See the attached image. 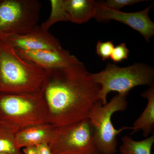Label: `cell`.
I'll return each mask as SVG.
<instances>
[{"instance_id":"obj_1","label":"cell","mask_w":154,"mask_h":154,"mask_svg":"<svg viewBox=\"0 0 154 154\" xmlns=\"http://www.w3.org/2000/svg\"><path fill=\"white\" fill-rule=\"evenodd\" d=\"M45 71L40 93L47 105L50 124L58 127L88 118L94 105L101 101V87L84 63Z\"/></svg>"},{"instance_id":"obj_2","label":"cell","mask_w":154,"mask_h":154,"mask_svg":"<svg viewBox=\"0 0 154 154\" xmlns=\"http://www.w3.org/2000/svg\"><path fill=\"white\" fill-rule=\"evenodd\" d=\"M45 71L18 54L8 40L0 41V94L41 91Z\"/></svg>"},{"instance_id":"obj_3","label":"cell","mask_w":154,"mask_h":154,"mask_svg":"<svg viewBox=\"0 0 154 154\" xmlns=\"http://www.w3.org/2000/svg\"><path fill=\"white\" fill-rule=\"evenodd\" d=\"M90 75L101 87L99 97L103 105L107 104V95L111 91L127 96L137 86L154 85V69L145 64L136 63L120 67L109 63L102 71Z\"/></svg>"},{"instance_id":"obj_4","label":"cell","mask_w":154,"mask_h":154,"mask_svg":"<svg viewBox=\"0 0 154 154\" xmlns=\"http://www.w3.org/2000/svg\"><path fill=\"white\" fill-rule=\"evenodd\" d=\"M0 120L21 129L49 123L46 103L41 93L0 94Z\"/></svg>"},{"instance_id":"obj_5","label":"cell","mask_w":154,"mask_h":154,"mask_svg":"<svg viewBox=\"0 0 154 154\" xmlns=\"http://www.w3.org/2000/svg\"><path fill=\"white\" fill-rule=\"evenodd\" d=\"M126 96L117 94L105 105L101 101L92 108L88 118L94 129V139L100 154H115L117 151V138L119 134L130 127L124 126L116 129L111 121L113 113L126 110L128 105Z\"/></svg>"},{"instance_id":"obj_6","label":"cell","mask_w":154,"mask_h":154,"mask_svg":"<svg viewBox=\"0 0 154 154\" xmlns=\"http://www.w3.org/2000/svg\"><path fill=\"white\" fill-rule=\"evenodd\" d=\"M41 7L38 0H0V41L37 25Z\"/></svg>"},{"instance_id":"obj_7","label":"cell","mask_w":154,"mask_h":154,"mask_svg":"<svg viewBox=\"0 0 154 154\" xmlns=\"http://www.w3.org/2000/svg\"><path fill=\"white\" fill-rule=\"evenodd\" d=\"M89 118L66 126L54 127L49 146L52 154H99Z\"/></svg>"},{"instance_id":"obj_8","label":"cell","mask_w":154,"mask_h":154,"mask_svg":"<svg viewBox=\"0 0 154 154\" xmlns=\"http://www.w3.org/2000/svg\"><path fill=\"white\" fill-rule=\"evenodd\" d=\"M153 4L143 11L125 13L107 8L103 2H97L94 18L98 20H114L124 23L140 33L146 41L149 42L154 34V24L149 17Z\"/></svg>"},{"instance_id":"obj_9","label":"cell","mask_w":154,"mask_h":154,"mask_svg":"<svg viewBox=\"0 0 154 154\" xmlns=\"http://www.w3.org/2000/svg\"><path fill=\"white\" fill-rule=\"evenodd\" d=\"M16 50L21 57L45 70L70 66L81 62L69 51L62 48L34 51Z\"/></svg>"},{"instance_id":"obj_10","label":"cell","mask_w":154,"mask_h":154,"mask_svg":"<svg viewBox=\"0 0 154 154\" xmlns=\"http://www.w3.org/2000/svg\"><path fill=\"white\" fill-rule=\"evenodd\" d=\"M8 40L15 49L21 50L34 51L62 48L58 39L38 25L26 33L11 36Z\"/></svg>"},{"instance_id":"obj_11","label":"cell","mask_w":154,"mask_h":154,"mask_svg":"<svg viewBox=\"0 0 154 154\" xmlns=\"http://www.w3.org/2000/svg\"><path fill=\"white\" fill-rule=\"evenodd\" d=\"M54 127L49 123L32 125L19 130L15 138L17 147L36 146L43 143H49Z\"/></svg>"},{"instance_id":"obj_12","label":"cell","mask_w":154,"mask_h":154,"mask_svg":"<svg viewBox=\"0 0 154 154\" xmlns=\"http://www.w3.org/2000/svg\"><path fill=\"white\" fill-rule=\"evenodd\" d=\"M141 96L147 99V105L140 116L136 120L133 126L131 127L132 131L130 135L142 131L144 137L154 134V85L143 92Z\"/></svg>"},{"instance_id":"obj_13","label":"cell","mask_w":154,"mask_h":154,"mask_svg":"<svg viewBox=\"0 0 154 154\" xmlns=\"http://www.w3.org/2000/svg\"><path fill=\"white\" fill-rule=\"evenodd\" d=\"M69 21L82 24L96 14L97 2L94 0H64Z\"/></svg>"},{"instance_id":"obj_14","label":"cell","mask_w":154,"mask_h":154,"mask_svg":"<svg viewBox=\"0 0 154 154\" xmlns=\"http://www.w3.org/2000/svg\"><path fill=\"white\" fill-rule=\"evenodd\" d=\"M20 129L15 125L0 120V154H23L15 143L16 134Z\"/></svg>"},{"instance_id":"obj_15","label":"cell","mask_w":154,"mask_h":154,"mask_svg":"<svg viewBox=\"0 0 154 154\" xmlns=\"http://www.w3.org/2000/svg\"><path fill=\"white\" fill-rule=\"evenodd\" d=\"M122 144L119 147L120 154H151L154 143V134L140 141L134 140L129 136L125 135L121 138Z\"/></svg>"},{"instance_id":"obj_16","label":"cell","mask_w":154,"mask_h":154,"mask_svg":"<svg viewBox=\"0 0 154 154\" xmlns=\"http://www.w3.org/2000/svg\"><path fill=\"white\" fill-rule=\"evenodd\" d=\"M51 12L49 18L42 23L40 27L43 30L48 31L54 24L59 22L69 21L67 12L65 8L64 0H51Z\"/></svg>"},{"instance_id":"obj_17","label":"cell","mask_w":154,"mask_h":154,"mask_svg":"<svg viewBox=\"0 0 154 154\" xmlns=\"http://www.w3.org/2000/svg\"><path fill=\"white\" fill-rule=\"evenodd\" d=\"M114 48L112 42L99 41L96 45V53L99 57H102V60H105L110 58Z\"/></svg>"},{"instance_id":"obj_18","label":"cell","mask_w":154,"mask_h":154,"mask_svg":"<svg viewBox=\"0 0 154 154\" xmlns=\"http://www.w3.org/2000/svg\"><path fill=\"white\" fill-rule=\"evenodd\" d=\"M129 51L125 43H122L114 48L110 58L115 63L120 62L128 57Z\"/></svg>"},{"instance_id":"obj_19","label":"cell","mask_w":154,"mask_h":154,"mask_svg":"<svg viewBox=\"0 0 154 154\" xmlns=\"http://www.w3.org/2000/svg\"><path fill=\"white\" fill-rule=\"evenodd\" d=\"M143 0H107L103 2V4L108 8L119 11L123 7L126 6L132 5L140 2H143Z\"/></svg>"},{"instance_id":"obj_20","label":"cell","mask_w":154,"mask_h":154,"mask_svg":"<svg viewBox=\"0 0 154 154\" xmlns=\"http://www.w3.org/2000/svg\"><path fill=\"white\" fill-rule=\"evenodd\" d=\"M36 147L37 154H52L48 143H43Z\"/></svg>"},{"instance_id":"obj_21","label":"cell","mask_w":154,"mask_h":154,"mask_svg":"<svg viewBox=\"0 0 154 154\" xmlns=\"http://www.w3.org/2000/svg\"><path fill=\"white\" fill-rule=\"evenodd\" d=\"M23 154H37L36 146H29L24 148Z\"/></svg>"},{"instance_id":"obj_22","label":"cell","mask_w":154,"mask_h":154,"mask_svg":"<svg viewBox=\"0 0 154 154\" xmlns=\"http://www.w3.org/2000/svg\"><path fill=\"white\" fill-rule=\"evenodd\" d=\"M8 154L2 153V154Z\"/></svg>"},{"instance_id":"obj_23","label":"cell","mask_w":154,"mask_h":154,"mask_svg":"<svg viewBox=\"0 0 154 154\" xmlns=\"http://www.w3.org/2000/svg\"><path fill=\"white\" fill-rule=\"evenodd\" d=\"M99 154H100L99 153Z\"/></svg>"},{"instance_id":"obj_24","label":"cell","mask_w":154,"mask_h":154,"mask_svg":"<svg viewBox=\"0 0 154 154\" xmlns=\"http://www.w3.org/2000/svg\"></svg>"}]
</instances>
